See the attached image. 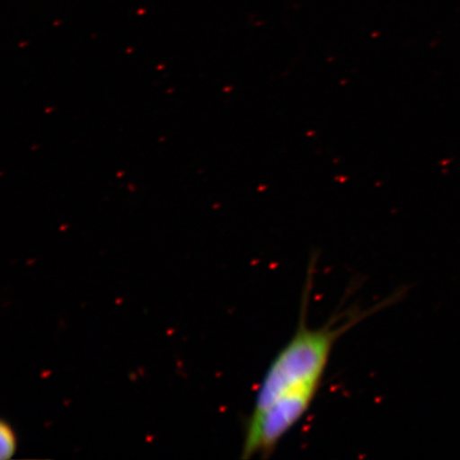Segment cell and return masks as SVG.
Here are the masks:
<instances>
[{"instance_id":"cell-1","label":"cell","mask_w":460,"mask_h":460,"mask_svg":"<svg viewBox=\"0 0 460 460\" xmlns=\"http://www.w3.org/2000/svg\"><path fill=\"white\" fill-rule=\"evenodd\" d=\"M304 312L303 305L300 325L270 366L257 391L252 412H261L276 400L286 396L315 399L338 339L369 314H350L348 320L336 325L341 320L338 316L319 329H310Z\"/></svg>"},{"instance_id":"cell-2","label":"cell","mask_w":460,"mask_h":460,"mask_svg":"<svg viewBox=\"0 0 460 460\" xmlns=\"http://www.w3.org/2000/svg\"><path fill=\"white\" fill-rule=\"evenodd\" d=\"M16 451V437L10 424L0 423V458L3 460L13 456Z\"/></svg>"}]
</instances>
